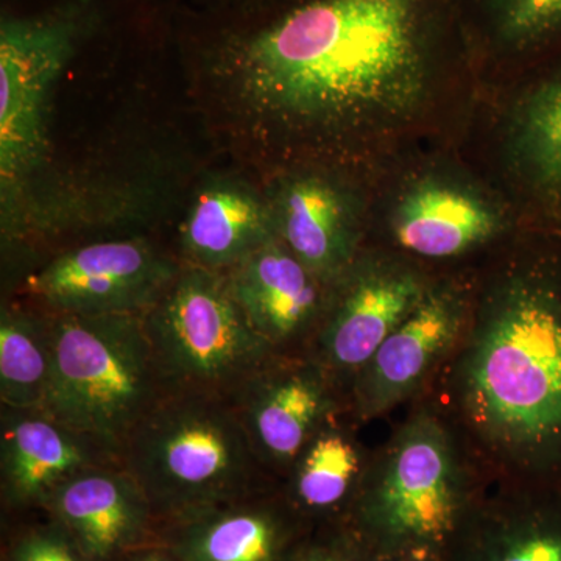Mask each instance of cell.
<instances>
[{
    "label": "cell",
    "mask_w": 561,
    "mask_h": 561,
    "mask_svg": "<svg viewBox=\"0 0 561 561\" xmlns=\"http://www.w3.org/2000/svg\"><path fill=\"white\" fill-rule=\"evenodd\" d=\"M225 84L257 130L337 136L426 94L420 0H313L232 46Z\"/></svg>",
    "instance_id": "6da1fadb"
},
{
    "label": "cell",
    "mask_w": 561,
    "mask_h": 561,
    "mask_svg": "<svg viewBox=\"0 0 561 561\" xmlns=\"http://www.w3.org/2000/svg\"><path fill=\"white\" fill-rule=\"evenodd\" d=\"M438 371L468 454L512 485L561 489V238L490 287Z\"/></svg>",
    "instance_id": "7a4b0ae2"
},
{
    "label": "cell",
    "mask_w": 561,
    "mask_h": 561,
    "mask_svg": "<svg viewBox=\"0 0 561 561\" xmlns=\"http://www.w3.org/2000/svg\"><path fill=\"white\" fill-rule=\"evenodd\" d=\"M122 465L160 524L272 489L230 398L172 391L133 432Z\"/></svg>",
    "instance_id": "3957f363"
},
{
    "label": "cell",
    "mask_w": 561,
    "mask_h": 561,
    "mask_svg": "<svg viewBox=\"0 0 561 561\" xmlns=\"http://www.w3.org/2000/svg\"><path fill=\"white\" fill-rule=\"evenodd\" d=\"M471 478L470 454L449 421L421 408L367 461L351 507L376 545L423 556L448 545L465 524Z\"/></svg>",
    "instance_id": "277c9868"
},
{
    "label": "cell",
    "mask_w": 561,
    "mask_h": 561,
    "mask_svg": "<svg viewBox=\"0 0 561 561\" xmlns=\"http://www.w3.org/2000/svg\"><path fill=\"white\" fill-rule=\"evenodd\" d=\"M54 368L44 412L121 454L171 393L144 316L50 313Z\"/></svg>",
    "instance_id": "5b68a950"
},
{
    "label": "cell",
    "mask_w": 561,
    "mask_h": 561,
    "mask_svg": "<svg viewBox=\"0 0 561 561\" xmlns=\"http://www.w3.org/2000/svg\"><path fill=\"white\" fill-rule=\"evenodd\" d=\"M144 321L171 393L231 398L276 354L250 323L227 272L183 264Z\"/></svg>",
    "instance_id": "8992f818"
},
{
    "label": "cell",
    "mask_w": 561,
    "mask_h": 561,
    "mask_svg": "<svg viewBox=\"0 0 561 561\" xmlns=\"http://www.w3.org/2000/svg\"><path fill=\"white\" fill-rule=\"evenodd\" d=\"M90 20L87 3L0 25V184L2 203L49 154V102Z\"/></svg>",
    "instance_id": "52a82bcc"
},
{
    "label": "cell",
    "mask_w": 561,
    "mask_h": 561,
    "mask_svg": "<svg viewBox=\"0 0 561 561\" xmlns=\"http://www.w3.org/2000/svg\"><path fill=\"white\" fill-rule=\"evenodd\" d=\"M183 262L149 239H108L61 251L28 273L21 291L50 313L144 316L179 275Z\"/></svg>",
    "instance_id": "ba28073f"
},
{
    "label": "cell",
    "mask_w": 561,
    "mask_h": 561,
    "mask_svg": "<svg viewBox=\"0 0 561 561\" xmlns=\"http://www.w3.org/2000/svg\"><path fill=\"white\" fill-rule=\"evenodd\" d=\"M430 289L400 262L357 257L330 286L327 308L306 353L348 401L354 378Z\"/></svg>",
    "instance_id": "9c48e42d"
},
{
    "label": "cell",
    "mask_w": 561,
    "mask_h": 561,
    "mask_svg": "<svg viewBox=\"0 0 561 561\" xmlns=\"http://www.w3.org/2000/svg\"><path fill=\"white\" fill-rule=\"evenodd\" d=\"M230 401L257 457L283 481L320 427L348 411L343 391L308 353L273 354Z\"/></svg>",
    "instance_id": "30bf717a"
},
{
    "label": "cell",
    "mask_w": 561,
    "mask_h": 561,
    "mask_svg": "<svg viewBox=\"0 0 561 561\" xmlns=\"http://www.w3.org/2000/svg\"><path fill=\"white\" fill-rule=\"evenodd\" d=\"M468 319L470 305L463 290L449 284L430 286L354 378L348 412L371 420L411 398L451 356Z\"/></svg>",
    "instance_id": "8fae6325"
},
{
    "label": "cell",
    "mask_w": 561,
    "mask_h": 561,
    "mask_svg": "<svg viewBox=\"0 0 561 561\" xmlns=\"http://www.w3.org/2000/svg\"><path fill=\"white\" fill-rule=\"evenodd\" d=\"M41 511L68 531L90 561L125 559L154 545L151 538L160 540V522L122 461L91 468L62 483Z\"/></svg>",
    "instance_id": "7c38bea8"
},
{
    "label": "cell",
    "mask_w": 561,
    "mask_h": 561,
    "mask_svg": "<svg viewBox=\"0 0 561 561\" xmlns=\"http://www.w3.org/2000/svg\"><path fill=\"white\" fill-rule=\"evenodd\" d=\"M116 454L44 411L0 408V486L13 508H43L81 472L121 463Z\"/></svg>",
    "instance_id": "4fadbf2b"
},
{
    "label": "cell",
    "mask_w": 561,
    "mask_h": 561,
    "mask_svg": "<svg viewBox=\"0 0 561 561\" xmlns=\"http://www.w3.org/2000/svg\"><path fill=\"white\" fill-rule=\"evenodd\" d=\"M227 273L257 334L276 353H306L327 308L330 286L279 238L264 243Z\"/></svg>",
    "instance_id": "5bb4252c"
},
{
    "label": "cell",
    "mask_w": 561,
    "mask_h": 561,
    "mask_svg": "<svg viewBox=\"0 0 561 561\" xmlns=\"http://www.w3.org/2000/svg\"><path fill=\"white\" fill-rule=\"evenodd\" d=\"M291 516L300 515L272 486L162 523L160 541L176 561H287Z\"/></svg>",
    "instance_id": "9a60e30c"
},
{
    "label": "cell",
    "mask_w": 561,
    "mask_h": 561,
    "mask_svg": "<svg viewBox=\"0 0 561 561\" xmlns=\"http://www.w3.org/2000/svg\"><path fill=\"white\" fill-rule=\"evenodd\" d=\"M268 203L276 236L328 286L357 260L359 231L353 198L328 176H291Z\"/></svg>",
    "instance_id": "2e32d148"
},
{
    "label": "cell",
    "mask_w": 561,
    "mask_h": 561,
    "mask_svg": "<svg viewBox=\"0 0 561 561\" xmlns=\"http://www.w3.org/2000/svg\"><path fill=\"white\" fill-rule=\"evenodd\" d=\"M485 198L440 179L421 180L398 202L391 228L398 245L426 260H451L485 245L501 231Z\"/></svg>",
    "instance_id": "e0dca14e"
},
{
    "label": "cell",
    "mask_w": 561,
    "mask_h": 561,
    "mask_svg": "<svg viewBox=\"0 0 561 561\" xmlns=\"http://www.w3.org/2000/svg\"><path fill=\"white\" fill-rule=\"evenodd\" d=\"M276 236L271 203L249 186L217 181L203 187L180 230V261L228 272Z\"/></svg>",
    "instance_id": "ac0fdd59"
},
{
    "label": "cell",
    "mask_w": 561,
    "mask_h": 561,
    "mask_svg": "<svg viewBox=\"0 0 561 561\" xmlns=\"http://www.w3.org/2000/svg\"><path fill=\"white\" fill-rule=\"evenodd\" d=\"M459 561H561V489L512 485L507 502L474 519Z\"/></svg>",
    "instance_id": "d6986e66"
},
{
    "label": "cell",
    "mask_w": 561,
    "mask_h": 561,
    "mask_svg": "<svg viewBox=\"0 0 561 561\" xmlns=\"http://www.w3.org/2000/svg\"><path fill=\"white\" fill-rule=\"evenodd\" d=\"M511 153L531 201L561 228V54L516 103Z\"/></svg>",
    "instance_id": "ffe728a7"
},
{
    "label": "cell",
    "mask_w": 561,
    "mask_h": 561,
    "mask_svg": "<svg viewBox=\"0 0 561 561\" xmlns=\"http://www.w3.org/2000/svg\"><path fill=\"white\" fill-rule=\"evenodd\" d=\"M365 467L353 434L334 416L291 465L284 479V496L300 516L332 515L353 504Z\"/></svg>",
    "instance_id": "44dd1931"
},
{
    "label": "cell",
    "mask_w": 561,
    "mask_h": 561,
    "mask_svg": "<svg viewBox=\"0 0 561 561\" xmlns=\"http://www.w3.org/2000/svg\"><path fill=\"white\" fill-rule=\"evenodd\" d=\"M54 368L51 316L3 302L0 312V408L43 411Z\"/></svg>",
    "instance_id": "7402d4cb"
},
{
    "label": "cell",
    "mask_w": 561,
    "mask_h": 561,
    "mask_svg": "<svg viewBox=\"0 0 561 561\" xmlns=\"http://www.w3.org/2000/svg\"><path fill=\"white\" fill-rule=\"evenodd\" d=\"M497 28L515 49L561 54V0H494Z\"/></svg>",
    "instance_id": "603a6c76"
},
{
    "label": "cell",
    "mask_w": 561,
    "mask_h": 561,
    "mask_svg": "<svg viewBox=\"0 0 561 561\" xmlns=\"http://www.w3.org/2000/svg\"><path fill=\"white\" fill-rule=\"evenodd\" d=\"M9 561H90L68 531L54 519L47 526L33 527L14 540Z\"/></svg>",
    "instance_id": "cb8c5ba5"
},
{
    "label": "cell",
    "mask_w": 561,
    "mask_h": 561,
    "mask_svg": "<svg viewBox=\"0 0 561 561\" xmlns=\"http://www.w3.org/2000/svg\"><path fill=\"white\" fill-rule=\"evenodd\" d=\"M287 561H357L341 546H311L291 553Z\"/></svg>",
    "instance_id": "d4e9b609"
},
{
    "label": "cell",
    "mask_w": 561,
    "mask_h": 561,
    "mask_svg": "<svg viewBox=\"0 0 561 561\" xmlns=\"http://www.w3.org/2000/svg\"><path fill=\"white\" fill-rule=\"evenodd\" d=\"M125 559H127V561H176L175 557L168 551V548H165L161 541L146 546V548L130 553V556L125 557Z\"/></svg>",
    "instance_id": "484cf974"
}]
</instances>
